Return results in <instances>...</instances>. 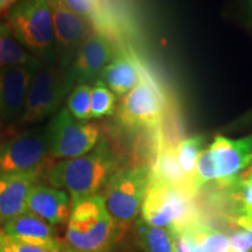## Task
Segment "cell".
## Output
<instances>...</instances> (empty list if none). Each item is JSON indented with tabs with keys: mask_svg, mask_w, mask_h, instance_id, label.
Here are the masks:
<instances>
[{
	"mask_svg": "<svg viewBox=\"0 0 252 252\" xmlns=\"http://www.w3.org/2000/svg\"><path fill=\"white\" fill-rule=\"evenodd\" d=\"M229 252H252V220L247 215L226 220Z\"/></svg>",
	"mask_w": 252,
	"mask_h": 252,
	"instance_id": "obj_22",
	"label": "cell"
},
{
	"mask_svg": "<svg viewBox=\"0 0 252 252\" xmlns=\"http://www.w3.org/2000/svg\"><path fill=\"white\" fill-rule=\"evenodd\" d=\"M49 154L55 159H72L93 151L99 143L100 130L96 124L75 119L62 109L48 125Z\"/></svg>",
	"mask_w": 252,
	"mask_h": 252,
	"instance_id": "obj_7",
	"label": "cell"
},
{
	"mask_svg": "<svg viewBox=\"0 0 252 252\" xmlns=\"http://www.w3.org/2000/svg\"><path fill=\"white\" fill-rule=\"evenodd\" d=\"M247 2H248L249 7H250V9H251V13H252V0H247Z\"/></svg>",
	"mask_w": 252,
	"mask_h": 252,
	"instance_id": "obj_32",
	"label": "cell"
},
{
	"mask_svg": "<svg viewBox=\"0 0 252 252\" xmlns=\"http://www.w3.org/2000/svg\"><path fill=\"white\" fill-rule=\"evenodd\" d=\"M188 229L193 241V252H229L228 235L214 228L204 219Z\"/></svg>",
	"mask_w": 252,
	"mask_h": 252,
	"instance_id": "obj_19",
	"label": "cell"
},
{
	"mask_svg": "<svg viewBox=\"0 0 252 252\" xmlns=\"http://www.w3.org/2000/svg\"><path fill=\"white\" fill-rule=\"evenodd\" d=\"M49 157L48 126L30 128L0 145V172L42 173Z\"/></svg>",
	"mask_w": 252,
	"mask_h": 252,
	"instance_id": "obj_8",
	"label": "cell"
},
{
	"mask_svg": "<svg viewBox=\"0 0 252 252\" xmlns=\"http://www.w3.org/2000/svg\"><path fill=\"white\" fill-rule=\"evenodd\" d=\"M110 250H111V249H102V250H96V251H78V250H74V249L65 247L64 251L63 252H110Z\"/></svg>",
	"mask_w": 252,
	"mask_h": 252,
	"instance_id": "obj_31",
	"label": "cell"
},
{
	"mask_svg": "<svg viewBox=\"0 0 252 252\" xmlns=\"http://www.w3.org/2000/svg\"><path fill=\"white\" fill-rule=\"evenodd\" d=\"M70 209L71 198L63 189L37 184L28 195V212L39 216L50 225L67 223Z\"/></svg>",
	"mask_w": 252,
	"mask_h": 252,
	"instance_id": "obj_16",
	"label": "cell"
},
{
	"mask_svg": "<svg viewBox=\"0 0 252 252\" xmlns=\"http://www.w3.org/2000/svg\"><path fill=\"white\" fill-rule=\"evenodd\" d=\"M7 26L30 54L45 62L58 61L54 23L48 0H19L9 9Z\"/></svg>",
	"mask_w": 252,
	"mask_h": 252,
	"instance_id": "obj_4",
	"label": "cell"
},
{
	"mask_svg": "<svg viewBox=\"0 0 252 252\" xmlns=\"http://www.w3.org/2000/svg\"><path fill=\"white\" fill-rule=\"evenodd\" d=\"M153 178L165 184L188 189L191 193L190 181L184 174L178 157L176 147L169 146L157 139V153L152 165ZM193 194V193H191Z\"/></svg>",
	"mask_w": 252,
	"mask_h": 252,
	"instance_id": "obj_18",
	"label": "cell"
},
{
	"mask_svg": "<svg viewBox=\"0 0 252 252\" xmlns=\"http://www.w3.org/2000/svg\"><path fill=\"white\" fill-rule=\"evenodd\" d=\"M118 122L128 130L156 132L162 124L163 106L156 88L147 78L122 97L117 111Z\"/></svg>",
	"mask_w": 252,
	"mask_h": 252,
	"instance_id": "obj_9",
	"label": "cell"
},
{
	"mask_svg": "<svg viewBox=\"0 0 252 252\" xmlns=\"http://www.w3.org/2000/svg\"><path fill=\"white\" fill-rule=\"evenodd\" d=\"M70 11L87 20L94 30L106 33L109 28L108 19L103 14L97 0H61Z\"/></svg>",
	"mask_w": 252,
	"mask_h": 252,
	"instance_id": "obj_24",
	"label": "cell"
},
{
	"mask_svg": "<svg viewBox=\"0 0 252 252\" xmlns=\"http://www.w3.org/2000/svg\"><path fill=\"white\" fill-rule=\"evenodd\" d=\"M65 241L68 248L78 251L111 249L116 226L100 195L71 202Z\"/></svg>",
	"mask_w": 252,
	"mask_h": 252,
	"instance_id": "obj_5",
	"label": "cell"
},
{
	"mask_svg": "<svg viewBox=\"0 0 252 252\" xmlns=\"http://www.w3.org/2000/svg\"><path fill=\"white\" fill-rule=\"evenodd\" d=\"M188 189L152 178L141 206V219L169 232L185 230L203 219Z\"/></svg>",
	"mask_w": 252,
	"mask_h": 252,
	"instance_id": "obj_3",
	"label": "cell"
},
{
	"mask_svg": "<svg viewBox=\"0 0 252 252\" xmlns=\"http://www.w3.org/2000/svg\"><path fill=\"white\" fill-rule=\"evenodd\" d=\"M169 234L172 236L175 252H193V241H191L188 228L169 232Z\"/></svg>",
	"mask_w": 252,
	"mask_h": 252,
	"instance_id": "obj_28",
	"label": "cell"
},
{
	"mask_svg": "<svg viewBox=\"0 0 252 252\" xmlns=\"http://www.w3.org/2000/svg\"><path fill=\"white\" fill-rule=\"evenodd\" d=\"M91 89L90 84H81L69 94L67 109L77 121L87 122L91 118Z\"/></svg>",
	"mask_w": 252,
	"mask_h": 252,
	"instance_id": "obj_25",
	"label": "cell"
},
{
	"mask_svg": "<svg viewBox=\"0 0 252 252\" xmlns=\"http://www.w3.org/2000/svg\"><path fill=\"white\" fill-rule=\"evenodd\" d=\"M203 145L204 137L194 135V137L181 140L176 146V157H178L179 165L189 181H191V178H193L197 159L203 151Z\"/></svg>",
	"mask_w": 252,
	"mask_h": 252,
	"instance_id": "obj_23",
	"label": "cell"
},
{
	"mask_svg": "<svg viewBox=\"0 0 252 252\" xmlns=\"http://www.w3.org/2000/svg\"><path fill=\"white\" fill-rule=\"evenodd\" d=\"M18 1L19 0H0V14L11 9Z\"/></svg>",
	"mask_w": 252,
	"mask_h": 252,
	"instance_id": "obj_30",
	"label": "cell"
},
{
	"mask_svg": "<svg viewBox=\"0 0 252 252\" xmlns=\"http://www.w3.org/2000/svg\"><path fill=\"white\" fill-rule=\"evenodd\" d=\"M152 178V165H137L118 169L103 188L100 196L115 223L116 239L137 222Z\"/></svg>",
	"mask_w": 252,
	"mask_h": 252,
	"instance_id": "obj_2",
	"label": "cell"
},
{
	"mask_svg": "<svg viewBox=\"0 0 252 252\" xmlns=\"http://www.w3.org/2000/svg\"><path fill=\"white\" fill-rule=\"evenodd\" d=\"M134 229L143 252H175L168 230L151 225L143 219L137 220Z\"/></svg>",
	"mask_w": 252,
	"mask_h": 252,
	"instance_id": "obj_20",
	"label": "cell"
},
{
	"mask_svg": "<svg viewBox=\"0 0 252 252\" xmlns=\"http://www.w3.org/2000/svg\"><path fill=\"white\" fill-rule=\"evenodd\" d=\"M217 181L231 180L249 166L252 154V135L242 139H229L217 135L209 146Z\"/></svg>",
	"mask_w": 252,
	"mask_h": 252,
	"instance_id": "obj_13",
	"label": "cell"
},
{
	"mask_svg": "<svg viewBox=\"0 0 252 252\" xmlns=\"http://www.w3.org/2000/svg\"><path fill=\"white\" fill-rule=\"evenodd\" d=\"M143 78L137 63L128 55L119 54L104 68L102 81L116 96L123 97L130 93Z\"/></svg>",
	"mask_w": 252,
	"mask_h": 252,
	"instance_id": "obj_17",
	"label": "cell"
},
{
	"mask_svg": "<svg viewBox=\"0 0 252 252\" xmlns=\"http://www.w3.org/2000/svg\"><path fill=\"white\" fill-rule=\"evenodd\" d=\"M0 252H8V251H6L4 248H1V247H0Z\"/></svg>",
	"mask_w": 252,
	"mask_h": 252,
	"instance_id": "obj_33",
	"label": "cell"
},
{
	"mask_svg": "<svg viewBox=\"0 0 252 252\" xmlns=\"http://www.w3.org/2000/svg\"><path fill=\"white\" fill-rule=\"evenodd\" d=\"M36 60L40 59L30 54L15 40L7 25L0 23V69L12 65L28 64Z\"/></svg>",
	"mask_w": 252,
	"mask_h": 252,
	"instance_id": "obj_21",
	"label": "cell"
},
{
	"mask_svg": "<svg viewBox=\"0 0 252 252\" xmlns=\"http://www.w3.org/2000/svg\"><path fill=\"white\" fill-rule=\"evenodd\" d=\"M2 231L8 237L23 243L63 251L64 245L56 237L53 225L31 212H25L2 224Z\"/></svg>",
	"mask_w": 252,
	"mask_h": 252,
	"instance_id": "obj_15",
	"label": "cell"
},
{
	"mask_svg": "<svg viewBox=\"0 0 252 252\" xmlns=\"http://www.w3.org/2000/svg\"><path fill=\"white\" fill-rule=\"evenodd\" d=\"M113 50L108 34L94 30L83 41L65 70V83L69 91L81 84L97 82L104 68L111 62Z\"/></svg>",
	"mask_w": 252,
	"mask_h": 252,
	"instance_id": "obj_10",
	"label": "cell"
},
{
	"mask_svg": "<svg viewBox=\"0 0 252 252\" xmlns=\"http://www.w3.org/2000/svg\"><path fill=\"white\" fill-rule=\"evenodd\" d=\"M64 74L59 62L42 63L28 89L21 124L40 123L58 111L64 96L70 94Z\"/></svg>",
	"mask_w": 252,
	"mask_h": 252,
	"instance_id": "obj_6",
	"label": "cell"
},
{
	"mask_svg": "<svg viewBox=\"0 0 252 252\" xmlns=\"http://www.w3.org/2000/svg\"><path fill=\"white\" fill-rule=\"evenodd\" d=\"M48 1L54 23L56 60L60 67L65 71L94 27L80 15L70 11L61 0Z\"/></svg>",
	"mask_w": 252,
	"mask_h": 252,
	"instance_id": "obj_12",
	"label": "cell"
},
{
	"mask_svg": "<svg viewBox=\"0 0 252 252\" xmlns=\"http://www.w3.org/2000/svg\"><path fill=\"white\" fill-rule=\"evenodd\" d=\"M0 123H1V121H0Z\"/></svg>",
	"mask_w": 252,
	"mask_h": 252,
	"instance_id": "obj_34",
	"label": "cell"
},
{
	"mask_svg": "<svg viewBox=\"0 0 252 252\" xmlns=\"http://www.w3.org/2000/svg\"><path fill=\"white\" fill-rule=\"evenodd\" d=\"M236 180H237L239 184H252V165H249L245 167L243 171L238 173V175L236 176Z\"/></svg>",
	"mask_w": 252,
	"mask_h": 252,
	"instance_id": "obj_29",
	"label": "cell"
},
{
	"mask_svg": "<svg viewBox=\"0 0 252 252\" xmlns=\"http://www.w3.org/2000/svg\"><path fill=\"white\" fill-rule=\"evenodd\" d=\"M0 247L4 248L8 252H63L50 250V249L36 247V245H32L23 242L15 241V239L8 237L4 231H0Z\"/></svg>",
	"mask_w": 252,
	"mask_h": 252,
	"instance_id": "obj_27",
	"label": "cell"
},
{
	"mask_svg": "<svg viewBox=\"0 0 252 252\" xmlns=\"http://www.w3.org/2000/svg\"><path fill=\"white\" fill-rule=\"evenodd\" d=\"M42 63L36 60L0 69V121L4 124L12 125L23 117L28 89Z\"/></svg>",
	"mask_w": 252,
	"mask_h": 252,
	"instance_id": "obj_11",
	"label": "cell"
},
{
	"mask_svg": "<svg viewBox=\"0 0 252 252\" xmlns=\"http://www.w3.org/2000/svg\"><path fill=\"white\" fill-rule=\"evenodd\" d=\"M121 163L119 156L105 139H100L93 151L84 156L64 159L47 172V180L54 188L63 189L71 202L99 195Z\"/></svg>",
	"mask_w": 252,
	"mask_h": 252,
	"instance_id": "obj_1",
	"label": "cell"
},
{
	"mask_svg": "<svg viewBox=\"0 0 252 252\" xmlns=\"http://www.w3.org/2000/svg\"><path fill=\"white\" fill-rule=\"evenodd\" d=\"M41 174L0 172V224L27 212L28 195L39 184Z\"/></svg>",
	"mask_w": 252,
	"mask_h": 252,
	"instance_id": "obj_14",
	"label": "cell"
},
{
	"mask_svg": "<svg viewBox=\"0 0 252 252\" xmlns=\"http://www.w3.org/2000/svg\"><path fill=\"white\" fill-rule=\"evenodd\" d=\"M116 109V94L102 81L94 82L91 89V118L111 116Z\"/></svg>",
	"mask_w": 252,
	"mask_h": 252,
	"instance_id": "obj_26",
	"label": "cell"
}]
</instances>
